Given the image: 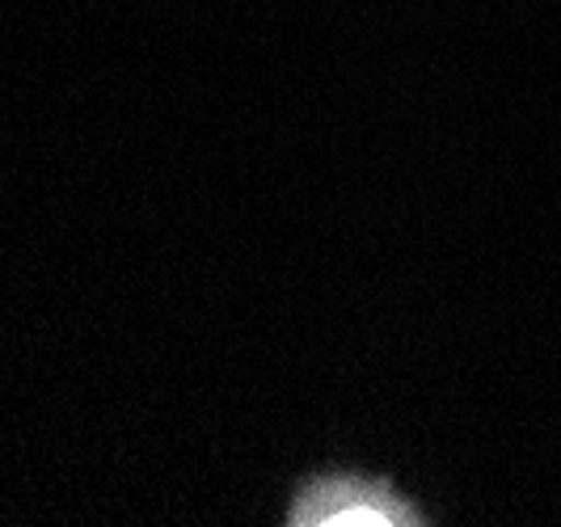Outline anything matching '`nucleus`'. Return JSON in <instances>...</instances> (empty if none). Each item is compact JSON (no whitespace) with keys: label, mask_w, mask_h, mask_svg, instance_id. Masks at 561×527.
<instances>
[{"label":"nucleus","mask_w":561,"mask_h":527,"mask_svg":"<svg viewBox=\"0 0 561 527\" xmlns=\"http://www.w3.org/2000/svg\"><path fill=\"white\" fill-rule=\"evenodd\" d=\"M283 524L291 527H422L431 515L389 477L325 469L296 481Z\"/></svg>","instance_id":"nucleus-1"}]
</instances>
